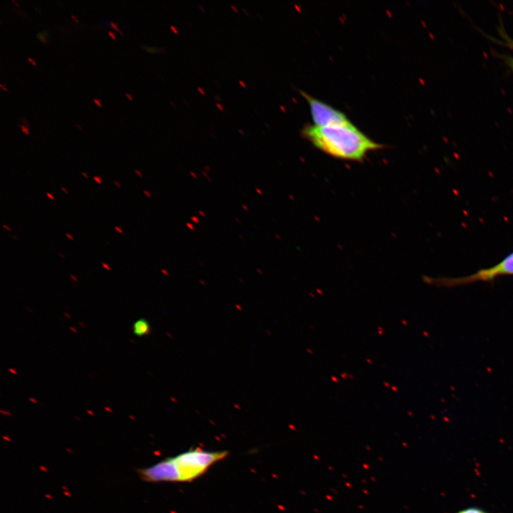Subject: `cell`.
<instances>
[{
  "label": "cell",
  "instance_id": "5b68a950",
  "mask_svg": "<svg viewBox=\"0 0 513 513\" xmlns=\"http://www.w3.org/2000/svg\"><path fill=\"white\" fill-rule=\"evenodd\" d=\"M133 333L138 336H142L148 333L150 326L145 319L137 320L133 326Z\"/></svg>",
  "mask_w": 513,
  "mask_h": 513
},
{
  "label": "cell",
  "instance_id": "484cf974",
  "mask_svg": "<svg viewBox=\"0 0 513 513\" xmlns=\"http://www.w3.org/2000/svg\"><path fill=\"white\" fill-rule=\"evenodd\" d=\"M71 278L73 279V280H74L75 281H77V278H76V276H74V275H71Z\"/></svg>",
  "mask_w": 513,
  "mask_h": 513
},
{
  "label": "cell",
  "instance_id": "d6986e66",
  "mask_svg": "<svg viewBox=\"0 0 513 513\" xmlns=\"http://www.w3.org/2000/svg\"><path fill=\"white\" fill-rule=\"evenodd\" d=\"M114 185H115L118 188H121V185L118 181L114 180L113 181Z\"/></svg>",
  "mask_w": 513,
  "mask_h": 513
},
{
  "label": "cell",
  "instance_id": "30bf717a",
  "mask_svg": "<svg viewBox=\"0 0 513 513\" xmlns=\"http://www.w3.org/2000/svg\"><path fill=\"white\" fill-rule=\"evenodd\" d=\"M19 126L21 128V130L26 135H29V131L27 126H25L24 124L19 125Z\"/></svg>",
  "mask_w": 513,
  "mask_h": 513
},
{
  "label": "cell",
  "instance_id": "ffe728a7",
  "mask_svg": "<svg viewBox=\"0 0 513 513\" xmlns=\"http://www.w3.org/2000/svg\"><path fill=\"white\" fill-rule=\"evenodd\" d=\"M125 95L127 96V98H128L129 100H133V98H132V95H130L129 93H125Z\"/></svg>",
  "mask_w": 513,
  "mask_h": 513
},
{
  "label": "cell",
  "instance_id": "7a4b0ae2",
  "mask_svg": "<svg viewBox=\"0 0 513 513\" xmlns=\"http://www.w3.org/2000/svg\"><path fill=\"white\" fill-rule=\"evenodd\" d=\"M228 455L225 450L210 451L195 447L138 470L140 478L150 483L189 482L203 475Z\"/></svg>",
  "mask_w": 513,
  "mask_h": 513
},
{
  "label": "cell",
  "instance_id": "8fae6325",
  "mask_svg": "<svg viewBox=\"0 0 513 513\" xmlns=\"http://www.w3.org/2000/svg\"><path fill=\"white\" fill-rule=\"evenodd\" d=\"M93 180L99 185L102 184V177L100 176H94Z\"/></svg>",
  "mask_w": 513,
  "mask_h": 513
},
{
  "label": "cell",
  "instance_id": "9a60e30c",
  "mask_svg": "<svg viewBox=\"0 0 513 513\" xmlns=\"http://www.w3.org/2000/svg\"><path fill=\"white\" fill-rule=\"evenodd\" d=\"M108 35L114 40H116L115 33L113 32H111L110 31H108Z\"/></svg>",
  "mask_w": 513,
  "mask_h": 513
},
{
  "label": "cell",
  "instance_id": "9c48e42d",
  "mask_svg": "<svg viewBox=\"0 0 513 513\" xmlns=\"http://www.w3.org/2000/svg\"><path fill=\"white\" fill-rule=\"evenodd\" d=\"M118 23H114V22H111V23H110V26H111V28H113V29L118 31L122 36H124L123 31L118 28Z\"/></svg>",
  "mask_w": 513,
  "mask_h": 513
},
{
  "label": "cell",
  "instance_id": "d4e9b609",
  "mask_svg": "<svg viewBox=\"0 0 513 513\" xmlns=\"http://www.w3.org/2000/svg\"><path fill=\"white\" fill-rule=\"evenodd\" d=\"M0 86H1V88L4 91H7V89H6V88L4 86V85L1 84Z\"/></svg>",
  "mask_w": 513,
  "mask_h": 513
},
{
  "label": "cell",
  "instance_id": "83f0119b",
  "mask_svg": "<svg viewBox=\"0 0 513 513\" xmlns=\"http://www.w3.org/2000/svg\"><path fill=\"white\" fill-rule=\"evenodd\" d=\"M135 172L139 176H141V174H140V172H139V170H135Z\"/></svg>",
  "mask_w": 513,
  "mask_h": 513
},
{
  "label": "cell",
  "instance_id": "2e32d148",
  "mask_svg": "<svg viewBox=\"0 0 513 513\" xmlns=\"http://www.w3.org/2000/svg\"><path fill=\"white\" fill-rule=\"evenodd\" d=\"M46 196H47L48 197H49L51 200H53V201L55 200V197H53V194H51V193H50V192H47V193H46Z\"/></svg>",
  "mask_w": 513,
  "mask_h": 513
},
{
  "label": "cell",
  "instance_id": "277c9868",
  "mask_svg": "<svg viewBox=\"0 0 513 513\" xmlns=\"http://www.w3.org/2000/svg\"><path fill=\"white\" fill-rule=\"evenodd\" d=\"M300 92L309 103L314 125L326 127L352 124L343 113L320 100L316 99L304 91Z\"/></svg>",
  "mask_w": 513,
  "mask_h": 513
},
{
  "label": "cell",
  "instance_id": "7c38bea8",
  "mask_svg": "<svg viewBox=\"0 0 513 513\" xmlns=\"http://www.w3.org/2000/svg\"><path fill=\"white\" fill-rule=\"evenodd\" d=\"M93 102H94L95 104H96L98 107H101L102 104H101V102H100V99L94 98V99H93Z\"/></svg>",
  "mask_w": 513,
  "mask_h": 513
},
{
  "label": "cell",
  "instance_id": "7402d4cb",
  "mask_svg": "<svg viewBox=\"0 0 513 513\" xmlns=\"http://www.w3.org/2000/svg\"><path fill=\"white\" fill-rule=\"evenodd\" d=\"M81 174L84 177H86V179H88V175L86 172H82Z\"/></svg>",
  "mask_w": 513,
  "mask_h": 513
},
{
  "label": "cell",
  "instance_id": "e0dca14e",
  "mask_svg": "<svg viewBox=\"0 0 513 513\" xmlns=\"http://www.w3.org/2000/svg\"><path fill=\"white\" fill-rule=\"evenodd\" d=\"M2 226H3V227H4L6 230H7L8 232H11V229L9 227V226L8 224H3Z\"/></svg>",
  "mask_w": 513,
  "mask_h": 513
},
{
  "label": "cell",
  "instance_id": "ba28073f",
  "mask_svg": "<svg viewBox=\"0 0 513 513\" xmlns=\"http://www.w3.org/2000/svg\"><path fill=\"white\" fill-rule=\"evenodd\" d=\"M36 37L44 44H48V41L46 40V36L43 35V33L40 31L36 33Z\"/></svg>",
  "mask_w": 513,
  "mask_h": 513
},
{
  "label": "cell",
  "instance_id": "4316f807",
  "mask_svg": "<svg viewBox=\"0 0 513 513\" xmlns=\"http://www.w3.org/2000/svg\"><path fill=\"white\" fill-rule=\"evenodd\" d=\"M58 256H59L61 258H62V259H64V258H65L64 255L62 254L61 253H58Z\"/></svg>",
  "mask_w": 513,
  "mask_h": 513
},
{
  "label": "cell",
  "instance_id": "8992f818",
  "mask_svg": "<svg viewBox=\"0 0 513 513\" xmlns=\"http://www.w3.org/2000/svg\"><path fill=\"white\" fill-rule=\"evenodd\" d=\"M500 36L502 37V41L501 42L502 44L508 46L509 48L513 49V39L510 38L504 31H500ZM507 62L509 63L510 67L513 69V58H509V60H507Z\"/></svg>",
  "mask_w": 513,
  "mask_h": 513
},
{
  "label": "cell",
  "instance_id": "3957f363",
  "mask_svg": "<svg viewBox=\"0 0 513 513\" xmlns=\"http://www.w3.org/2000/svg\"><path fill=\"white\" fill-rule=\"evenodd\" d=\"M509 275H513V252L497 264L489 268L482 269L465 276L439 278L429 280L438 286L452 287L475 282L487 281L499 276Z\"/></svg>",
  "mask_w": 513,
  "mask_h": 513
},
{
  "label": "cell",
  "instance_id": "f1b7e54d",
  "mask_svg": "<svg viewBox=\"0 0 513 513\" xmlns=\"http://www.w3.org/2000/svg\"><path fill=\"white\" fill-rule=\"evenodd\" d=\"M76 126H77L79 129H81V130H82V128H81V126H79L78 124H76Z\"/></svg>",
  "mask_w": 513,
  "mask_h": 513
},
{
  "label": "cell",
  "instance_id": "5bb4252c",
  "mask_svg": "<svg viewBox=\"0 0 513 513\" xmlns=\"http://www.w3.org/2000/svg\"><path fill=\"white\" fill-rule=\"evenodd\" d=\"M101 265H102L103 267L105 268V269H107V270H108V271L110 270V266H109L108 264H106V263H105V262H101Z\"/></svg>",
  "mask_w": 513,
  "mask_h": 513
},
{
  "label": "cell",
  "instance_id": "52a82bcc",
  "mask_svg": "<svg viewBox=\"0 0 513 513\" xmlns=\"http://www.w3.org/2000/svg\"><path fill=\"white\" fill-rule=\"evenodd\" d=\"M457 513H488L477 507H469L459 511Z\"/></svg>",
  "mask_w": 513,
  "mask_h": 513
},
{
  "label": "cell",
  "instance_id": "ac0fdd59",
  "mask_svg": "<svg viewBox=\"0 0 513 513\" xmlns=\"http://www.w3.org/2000/svg\"><path fill=\"white\" fill-rule=\"evenodd\" d=\"M28 61H30L32 65H33L35 66H36V63H35V61L33 58L28 57Z\"/></svg>",
  "mask_w": 513,
  "mask_h": 513
},
{
  "label": "cell",
  "instance_id": "6da1fadb",
  "mask_svg": "<svg viewBox=\"0 0 513 513\" xmlns=\"http://www.w3.org/2000/svg\"><path fill=\"white\" fill-rule=\"evenodd\" d=\"M301 134L316 148L343 160L360 162L369 152L383 147V145L369 138L353 123L326 127L306 125Z\"/></svg>",
  "mask_w": 513,
  "mask_h": 513
},
{
  "label": "cell",
  "instance_id": "4fadbf2b",
  "mask_svg": "<svg viewBox=\"0 0 513 513\" xmlns=\"http://www.w3.org/2000/svg\"><path fill=\"white\" fill-rule=\"evenodd\" d=\"M114 229L120 234H123V231L120 227L115 226Z\"/></svg>",
  "mask_w": 513,
  "mask_h": 513
},
{
  "label": "cell",
  "instance_id": "44dd1931",
  "mask_svg": "<svg viewBox=\"0 0 513 513\" xmlns=\"http://www.w3.org/2000/svg\"><path fill=\"white\" fill-rule=\"evenodd\" d=\"M66 235L68 238H69V239L73 240V237L70 234L66 233Z\"/></svg>",
  "mask_w": 513,
  "mask_h": 513
},
{
  "label": "cell",
  "instance_id": "603a6c76",
  "mask_svg": "<svg viewBox=\"0 0 513 513\" xmlns=\"http://www.w3.org/2000/svg\"><path fill=\"white\" fill-rule=\"evenodd\" d=\"M61 190L63 191L66 194H68V191H67V190H66L65 187H61Z\"/></svg>",
  "mask_w": 513,
  "mask_h": 513
},
{
  "label": "cell",
  "instance_id": "cb8c5ba5",
  "mask_svg": "<svg viewBox=\"0 0 513 513\" xmlns=\"http://www.w3.org/2000/svg\"><path fill=\"white\" fill-rule=\"evenodd\" d=\"M71 18H72V19H73V20H75V21H76V23H78V21L77 20V19H76V16L71 15Z\"/></svg>",
  "mask_w": 513,
  "mask_h": 513
}]
</instances>
